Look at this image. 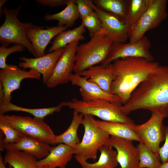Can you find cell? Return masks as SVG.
I'll list each match as a JSON object with an SVG mask.
<instances>
[{
    "label": "cell",
    "mask_w": 168,
    "mask_h": 168,
    "mask_svg": "<svg viewBox=\"0 0 168 168\" xmlns=\"http://www.w3.org/2000/svg\"><path fill=\"white\" fill-rule=\"evenodd\" d=\"M35 1L40 5L54 7L67 5L68 0H36Z\"/></svg>",
    "instance_id": "cell-36"
},
{
    "label": "cell",
    "mask_w": 168,
    "mask_h": 168,
    "mask_svg": "<svg viewBox=\"0 0 168 168\" xmlns=\"http://www.w3.org/2000/svg\"><path fill=\"white\" fill-rule=\"evenodd\" d=\"M93 116L84 115L82 124L84 129L82 140L74 149L75 154L87 161H95L100 148L106 145L110 137L105 131L96 124Z\"/></svg>",
    "instance_id": "cell-6"
},
{
    "label": "cell",
    "mask_w": 168,
    "mask_h": 168,
    "mask_svg": "<svg viewBox=\"0 0 168 168\" xmlns=\"http://www.w3.org/2000/svg\"><path fill=\"white\" fill-rule=\"evenodd\" d=\"M149 0H127V13L124 22L130 29L139 20L147 9Z\"/></svg>",
    "instance_id": "cell-28"
},
{
    "label": "cell",
    "mask_w": 168,
    "mask_h": 168,
    "mask_svg": "<svg viewBox=\"0 0 168 168\" xmlns=\"http://www.w3.org/2000/svg\"><path fill=\"white\" fill-rule=\"evenodd\" d=\"M21 7V5L16 8L8 9L3 7L5 19L0 27V42L2 46L7 47L11 44L21 45L37 58L33 46L27 35L26 30L30 28L41 27L31 23L21 22L17 16Z\"/></svg>",
    "instance_id": "cell-5"
},
{
    "label": "cell",
    "mask_w": 168,
    "mask_h": 168,
    "mask_svg": "<svg viewBox=\"0 0 168 168\" xmlns=\"http://www.w3.org/2000/svg\"><path fill=\"white\" fill-rule=\"evenodd\" d=\"M41 74L30 69L29 71L18 68L13 69H0V103L11 102V94L19 89L22 81L26 78L39 79Z\"/></svg>",
    "instance_id": "cell-11"
},
{
    "label": "cell",
    "mask_w": 168,
    "mask_h": 168,
    "mask_svg": "<svg viewBox=\"0 0 168 168\" xmlns=\"http://www.w3.org/2000/svg\"><path fill=\"white\" fill-rule=\"evenodd\" d=\"M5 164L13 168H49L37 166V159L30 154L22 151L6 150L3 159Z\"/></svg>",
    "instance_id": "cell-25"
},
{
    "label": "cell",
    "mask_w": 168,
    "mask_h": 168,
    "mask_svg": "<svg viewBox=\"0 0 168 168\" xmlns=\"http://www.w3.org/2000/svg\"><path fill=\"white\" fill-rule=\"evenodd\" d=\"M78 41L72 42L65 48L57 61L53 73L46 85L49 88L70 82V75L74 68Z\"/></svg>",
    "instance_id": "cell-12"
},
{
    "label": "cell",
    "mask_w": 168,
    "mask_h": 168,
    "mask_svg": "<svg viewBox=\"0 0 168 168\" xmlns=\"http://www.w3.org/2000/svg\"><path fill=\"white\" fill-rule=\"evenodd\" d=\"M75 153V150L72 148L64 144H59L56 147H52L46 157L38 161L37 165L49 168H66Z\"/></svg>",
    "instance_id": "cell-20"
},
{
    "label": "cell",
    "mask_w": 168,
    "mask_h": 168,
    "mask_svg": "<svg viewBox=\"0 0 168 168\" xmlns=\"http://www.w3.org/2000/svg\"><path fill=\"white\" fill-rule=\"evenodd\" d=\"M86 31V28L81 24L72 30L61 32L54 37L52 46L48 51L51 53L64 48L68 44L73 42L84 40L85 37L83 34Z\"/></svg>",
    "instance_id": "cell-26"
},
{
    "label": "cell",
    "mask_w": 168,
    "mask_h": 168,
    "mask_svg": "<svg viewBox=\"0 0 168 168\" xmlns=\"http://www.w3.org/2000/svg\"><path fill=\"white\" fill-rule=\"evenodd\" d=\"M0 129L5 135L3 139L2 138H1L0 144L17 142L24 135L11 126L1 115H0Z\"/></svg>",
    "instance_id": "cell-31"
},
{
    "label": "cell",
    "mask_w": 168,
    "mask_h": 168,
    "mask_svg": "<svg viewBox=\"0 0 168 168\" xmlns=\"http://www.w3.org/2000/svg\"><path fill=\"white\" fill-rule=\"evenodd\" d=\"M92 1L98 8L124 21L127 11V0H94Z\"/></svg>",
    "instance_id": "cell-29"
},
{
    "label": "cell",
    "mask_w": 168,
    "mask_h": 168,
    "mask_svg": "<svg viewBox=\"0 0 168 168\" xmlns=\"http://www.w3.org/2000/svg\"><path fill=\"white\" fill-rule=\"evenodd\" d=\"M105 145L116 149L117 160L121 168H139L138 151L133 141L111 136Z\"/></svg>",
    "instance_id": "cell-14"
},
{
    "label": "cell",
    "mask_w": 168,
    "mask_h": 168,
    "mask_svg": "<svg viewBox=\"0 0 168 168\" xmlns=\"http://www.w3.org/2000/svg\"><path fill=\"white\" fill-rule=\"evenodd\" d=\"M167 0H149L148 7L138 21L129 30L130 42L142 38L149 30L158 26L167 17Z\"/></svg>",
    "instance_id": "cell-7"
},
{
    "label": "cell",
    "mask_w": 168,
    "mask_h": 168,
    "mask_svg": "<svg viewBox=\"0 0 168 168\" xmlns=\"http://www.w3.org/2000/svg\"><path fill=\"white\" fill-rule=\"evenodd\" d=\"M95 11L101 22L103 29L114 43H125L128 39L129 29L124 21L105 12L95 4Z\"/></svg>",
    "instance_id": "cell-16"
},
{
    "label": "cell",
    "mask_w": 168,
    "mask_h": 168,
    "mask_svg": "<svg viewBox=\"0 0 168 168\" xmlns=\"http://www.w3.org/2000/svg\"><path fill=\"white\" fill-rule=\"evenodd\" d=\"M82 20L81 24L87 29L90 37L96 35L103 30L101 22L95 11L82 19Z\"/></svg>",
    "instance_id": "cell-32"
},
{
    "label": "cell",
    "mask_w": 168,
    "mask_h": 168,
    "mask_svg": "<svg viewBox=\"0 0 168 168\" xmlns=\"http://www.w3.org/2000/svg\"><path fill=\"white\" fill-rule=\"evenodd\" d=\"M13 128L22 134L36 138L49 144H55L56 135L44 120L29 116L1 115Z\"/></svg>",
    "instance_id": "cell-8"
},
{
    "label": "cell",
    "mask_w": 168,
    "mask_h": 168,
    "mask_svg": "<svg viewBox=\"0 0 168 168\" xmlns=\"http://www.w3.org/2000/svg\"><path fill=\"white\" fill-rule=\"evenodd\" d=\"M112 64L115 77L111 93L119 97L123 105L139 85L159 65L157 62L138 57L119 58Z\"/></svg>",
    "instance_id": "cell-2"
},
{
    "label": "cell",
    "mask_w": 168,
    "mask_h": 168,
    "mask_svg": "<svg viewBox=\"0 0 168 168\" xmlns=\"http://www.w3.org/2000/svg\"><path fill=\"white\" fill-rule=\"evenodd\" d=\"M151 43L148 38L144 36L135 42L128 43H113L108 56L101 65L105 66L119 58L138 57L154 61V58L149 51Z\"/></svg>",
    "instance_id": "cell-10"
},
{
    "label": "cell",
    "mask_w": 168,
    "mask_h": 168,
    "mask_svg": "<svg viewBox=\"0 0 168 168\" xmlns=\"http://www.w3.org/2000/svg\"><path fill=\"white\" fill-rule=\"evenodd\" d=\"M96 125L112 136L143 142L142 140L128 126V124L118 122H111L96 120Z\"/></svg>",
    "instance_id": "cell-21"
},
{
    "label": "cell",
    "mask_w": 168,
    "mask_h": 168,
    "mask_svg": "<svg viewBox=\"0 0 168 168\" xmlns=\"http://www.w3.org/2000/svg\"><path fill=\"white\" fill-rule=\"evenodd\" d=\"M42 28H30L26 30L27 35L33 46L37 57L45 55V49L51 40L68 27L58 26L46 29Z\"/></svg>",
    "instance_id": "cell-18"
},
{
    "label": "cell",
    "mask_w": 168,
    "mask_h": 168,
    "mask_svg": "<svg viewBox=\"0 0 168 168\" xmlns=\"http://www.w3.org/2000/svg\"><path fill=\"white\" fill-rule=\"evenodd\" d=\"M25 48L20 44H16L9 48L1 46L0 47V69H13L18 67L14 65L7 64V57L10 54L16 52L23 51Z\"/></svg>",
    "instance_id": "cell-33"
},
{
    "label": "cell",
    "mask_w": 168,
    "mask_h": 168,
    "mask_svg": "<svg viewBox=\"0 0 168 168\" xmlns=\"http://www.w3.org/2000/svg\"><path fill=\"white\" fill-rule=\"evenodd\" d=\"M80 74L97 85L105 91L111 93V85L115 77L112 63L105 66L95 65Z\"/></svg>",
    "instance_id": "cell-19"
},
{
    "label": "cell",
    "mask_w": 168,
    "mask_h": 168,
    "mask_svg": "<svg viewBox=\"0 0 168 168\" xmlns=\"http://www.w3.org/2000/svg\"><path fill=\"white\" fill-rule=\"evenodd\" d=\"M64 48H61L42 56L35 58L20 57L21 61L19 67L23 69L30 68L35 70L42 75L43 82L46 84L51 76L56 64L63 53Z\"/></svg>",
    "instance_id": "cell-13"
},
{
    "label": "cell",
    "mask_w": 168,
    "mask_h": 168,
    "mask_svg": "<svg viewBox=\"0 0 168 168\" xmlns=\"http://www.w3.org/2000/svg\"><path fill=\"white\" fill-rule=\"evenodd\" d=\"M8 1L7 0H0V18L2 16V15L4 14L2 7L4 4Z\"/></svg>",
    "instance_id": "cell-38"
},
{
    "label": "cell",
    "mask_w": 168,
    "mask_h": 168,
    "mask_svg": "<svg viewBox=\"0 0 168 168\" xmlns=\"http://www.w3.org/2000/svg\"><path fill=\"white\" fill-rule=\"evenodd\" d=\"M164 119L160 114L152 112L150 119L143 124H128L143 142L158 155L160 143L165 140V126L163 124Z\"/></svg>",
    "instance_id": "cell-9"
},
{
    "label": "cell",
    "mask_w": 168,
    "mask_h": 168,
    "mask_svg": "<svg viewBox=\"0 0 168 168\" xmlns=\"http://www.w3.org/2000/svg\"><path fill=\"white\" fill-rule=\"evenodd\" d=\"M165 143L159 148L158 152L161 163L168 161V126H165Z\"/></svg>",
    "instance_id": "cell-35"
},
{
    "label": "cell",
    "mask_w": 168,
    "mask_h": 168,
    "mask_svg": "<svg viewBox=\"0 0 168 168\" xmlns=\"http://www.w3.org/2000/svg\"><path fill=\"white\" fill-rule=\"evenodd\" d=\"M100 158L98 161L93 163H88L82 157L75 156L76 160L82 168H115L118 166L117 152L113 147L105 145L101 147Z\"/></svg>",
    "instance_id": "cell-22"
},
{
    "label": "cell",
    "mask_w": 168,
    "mask_h": 168,
    "mask_svg": "<svg viewBox=\"0 0 168 168\" xmlns=\"http://www.w3.org/2000/svg\"><path fill=\"white\" fill-rule=\"evenodd\" d=\"M83 116V114L74 111L72 120L69 127L63 133L56 135L55 144H64L74 149L80 142L77 132Z\"/></svg>",
    "instance_id": "cell-24"
},
{
    "label": "cell",
    "mask_w": 168,
    "mask_h": 168,
    "mask_svg": "<svg viewBox=\"0 0 168 168\" xmlns=\"http://www.w3.org/2000/svg\"><path fill=\"white\" fill-rule=\"evenodd\" d=\"M64 106H65V101L61 102L55 106L42 108H26L16 105L11 102H2L0 103V115L11 111L23 112L32 115L36 120H44L48 115L60 112Z\"/></svg>",
    "instance_id": "cell-23"
},
{
    "label": "cell",
    "mask_w": 168,
    "mask_h": 168,
    "mask_svg": "<svg viewBox=\"0 0 168 168\" xmlns=\"http://www.w3.org/2000/svg\"><path fill=\"white\" fill-rule=\"evenodd\" d=\"M123 105L120 102L101 99L84 101L73 98L71 101H65V106L84 115L95 116L106 121L134 123L122 111Z\"/></svg>",
    "instance_id": "cell-4"
},
{
    "label": "cell",
    "mask_w": 168,
    "mask_h": 168,
    "mask_svg": "<svg viewBox=\"0 0 168 168\" xmlns=\"http://www.w3.org/2000/svg\"><path fill=\"white\" fill-rule=\"evenodd\" d=\"M137 147L139 154V168H159L161 163L159 155L143 142H139Z\"/></svg>",
    "instance_id": "cell-30"
},
{
    "label": "cell",
    "mask_w": 168,
    "mask_h": 168,
    "mask_svg": "<svg viewBox=\"0 0 168 168\" xmlns=\"http://www.w3.org/2000/svg\"><path fill=\"white\" fill-rule=\"evenodd\" d=\"M0 168H13L10 165H8V167L6 166V165L4 162L3 159L1 154L0 155Z\"/></svg>",
    "instance_id": "cell-37"
},
{
    "label": "cell",
    "mask_w": 168,
    "mask_h": 168,
    "mask_svg": "<svg viewBox=\"0 0 168 168\" xmlns=\"http://www.w3.org/2000/svg\"><path fill=\"white\" fill-rule=\"evenodd\" d=\"M66 5L63 10L58 13L46 14L44 19L47 21L56 20L58 21V26L72 27L80 15L74 0H68Z\"/></svg>",
    "instance_id": "cell-27"
},
{
    "label": "cell",
    "mask_w": 168,
    "mask_h": 168,
    "mask_svg": "<svg viewBox=\"0 0 168 168\" xmlns=\"http://www.w3.org/2000/svg\"><path fill=\"white\" fill-rule=\"evenodd\" d=\"M82 19L95 11L94 4L91 0H74Z\"/></svg>",
    "instance_id": "cell-34"
},
{
    "label": "cell",
    "mask_w": 168,
    "mask_h": 168,
    "mask_svg": "<svg viewBox=\"0 0 168 168\" xmlns=\"http://www.w3.org/2000/svg\"><path fill=\"white\" fill-rule=\"evenodd\" d=\"M69 80L72 85L80 87V92L83 101L101 99L122 103L119 97L105 91L97 85L79 74L72 73L70 75Z\"/></svg>",
    "instance_id": "cell-15"
},
{
    "label": "cell",
    "mask_w": 168,
    "mask_h": 168,
    "mask_svg": "<svg viewBox=\"0 0 168 168\" xmlns=\"http://www.w3.org/2000/svg\"><path fill=\"white\" fill-rule=\"evenodd\" d=\"M140 109L157 113L165 118L168 117V66L156 67L121 107L126 115Z\"/></svg>",
    "instance_id": "cell-1"
},
{
    "label": "cell",
    "mask_w": 168,
    "mask_h": 168,
    "mask_svg": "<svg viewBox=\"0 0 168 168\" xmlns=\"http://www.w3.org/2000/svg\"><path fill=\"white\" fill-rule=\"evenodd\" d=\"M159 168H168V161L161 163Z\"/></svg>",
    "instance_id": "cell-39"
},
{
    "label": "cell",
    "mask_w": 168,
    "mask_h": 168,
    "mask_svg": "<svg viewBox=\"0 0 168 168\" xmlns=\"http://www.w3.org/2000/svg\"><path fill=\"white\" fill-rule=\"evenodd\" d=\"M103 29L90 37L88 42L78 46L73 71L80 74L96 64L103 62L110 54L113 43Z\"/></svg>",
    "instance_id": "cell-3"
},
{
    "label": "cell",
    "mask_w": 168,
    "mask_h": 168,
    "mask_svg": "<svg viewBox=\"0 0 168 168\" xmlns=\"http://www.w3.org/2000/svg\"><path fill=\"white\" fill-rule=\"evenodd\" d=\"M1 151H22L30 154L39 160L46 157L49 153L52 147L49 144L34 138L24 135L17 142L1 144Z\"/></svg>",
    "instance_id": "cell-17"
}]
</instances>
